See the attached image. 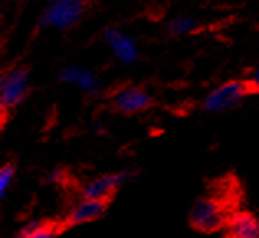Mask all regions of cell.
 <instances>
[{
  "label": "cell",
  "mask_w": 259,
  "mask_h": 238,
  "mask_svg": "<svg viewBox=\"0 0 259 238\" xmlns=\"http://www.w3.org/2000/svg\"><path fill=\"white\" fill-rule=\"evenodd\" d=\"M228 235L235 238H259V220L248 212H238L227 222Z\"/></svg>",
  "instance_id": "cell-10"
},
{
  "label": "cell",
  "mask_w": 259,
  "mask_h": 238,
  "mask_svg": "<svg viewBox=\"0 0 259 238\" xmlns=\"http://www.w3.org/2000/svg\"><path fill=\"white\" fill-rule=\"evenodd\" d=\"M104 38L107 45L110 46L115 58L120 59L123 64H133L135 61L138 59L140 56L138 45H136L135 39L132 36H128L126 33L112 26V28H107L104 31Z\"/></svg>",
  "instance_id": "cell-8"
},
{
  "label": "cell",
  "mask_w": 259,
  "mask_h": 238,
  "mask_svg": "<svg viewBox=\"0 0 259 238\" xmlns=\"http://www.w3.org/2000/svg\"><path fill=\"white\" fill-rule=\"evenodd\" d=\"M253 92L254 89L248 79L246 81H240V79L228 81V83H223L218 87H215V89L207 95L202 104V110L207 113H222V112L231 110V108H235L236 105H240L241 100Z\"/></svg>",
  "instance_id": "cell-2"
},
{
  "label": "cell",
  "mask_w": 259,
  "mask_h": 238,
  "mask_svg": "<svg viewBox=\"0 0 259 238\" xmlns=\"http://www.w3.org/2000/svg\"><path fill=\"white\" fill-rule=\"evenodd\" d=\"M17 235L20 238H50L56 235V228L43 220H31Z\"/></svg>",
  "instance_id": "cell-11"
},
{
  "label": "cell",
  "mask_w": 259,
  "mask_h": 238,
  "mask_svg": "<svg viewBox=\"0 0 259 238\" xmlns=\"http://www.w3.org/2000/svg\"><path fill=\"white\" fill-rule=\"evenodd\" d=\"M87 10V0H50L39 17L41 28L69 30L76 26Z\"/></svg>",
  "instance_id": "cell-1"
},
{
  "label": "cell",
  "mask_w": 259,
  "mask_h": 238,
  "mask_svg": "<svg viewBox=\"0 0 259 238\" xmlns=\"http://www.w3.org/2000/svg\"><path fill=\"white\" fill-rule=\"evenodd\" d=\"M66 178V174L64 171L61 168H54L51 169L50 173L46 174V178H45V182H48V184H59V182H63Z\"/></svg>",
  "instance_id": "cell-14"
},
{
  "label": "cell",
  "mask_w": 259,
  "mask_h": 238,
  "mask_svg": "<svg viewBox=\"0 0 259 238\" xmlns=\"http://www.w3.org/2000/svg\"><path fill=\"white\" fill-rule=\"evenodd\" d=\"M135 178H136V171H133V169H126V171H121V173L104 174L84 186L82 197H87V199L108 201L115 192H117L118 187H121L130 181H133Z\"/></svg>",
  "instance_id": "cell-5"
},
{
  "label": "cell",
  "mask_w": 259,
  "mask_h": 238,
  "mask_svg": "<svg viewBox=\"0 0 259 238\" xmlns=\"http://www.w3.org/2000/svg\"><path fill=\"white\" fill-rule=\"evenodd\" d=\"M248 81L251 83V86H253L254 92H259V67H256V69L251 72V76H249Z\"/></svg>",
  "instance_id": "cell-15"
},
{
  "label": "cell",
  "mask_w": 259,
  "mask_h": 238,
  "mask_svg": "<svg viewBox=\"0 0 259 238\" xmlns=\"http://www.w3.org/2000/svg\"><path fill=\"white\" fill-rule=\"evenodd\" d=\"M112 105L115 110L123 115L140 113L153 105V97L143 87L126 86L118 92H115L112 99Z\"/></svg>",
  "instance_id": "cell-6"
},
{
  "label": "cell",
  "mask_w": 259,
  "mask_h": 238,
  "mask_svg": "<svg viewBox=\"0 0 259 238\" xmlns=\"http://www.w3.org/2000/svg\"><path fill=\"white\" fill-rule=\"evenodd\" d=\"M107 206H108V201L82 197V201L77 202L69 212V215L66 217V225L76 227V225H82V223L99 220L100 217L107 212Z\"/></svg>",
  "instance_id": "cell-9"
},
{
  "label": "cell",
  "mask_w": 259,
  "mask_h": 238,
  "mask_svg": "<svg viewBox=\"0 0 259 238\" xmlns=\"http://www.w3.org/2000/svg\"><path fill=\"white\" fill-rule=\"evenodd\" d=\"M15 2H23V0H15Z\"/></svg>",
  "instance_id": "cell-16"
},
{
  "label": "cell",
  "mask_w": 259,
  "mask_h": 238,
  "mask_svg": "<svg viewBox=\"0 0 259 238\" xmlns=\"http://www.w3.org/2000/svg\"><path fill=\"white\" fill-rule=\"evenodd\" d=\"M59 81L63 83H69L74 84L77 89L82 91L87 97H95V95L100 94L102 84L97 79V76L87 67L82 66H66L61 69V72L58 74Z\"/></svg>",
  "instance_id": "cell-7"
},
{
  "label": "cell",
  "mask_w": 259,
  "mask_h": 238,
  "mask_svg": "<svg viewBox=\"0 0 259 238\" xmlns=\"http://www.w3.org/2000/svg\"><path fill=\"white\" fill-rule=\"evenodd\" d=\"M227 215L223 206L212 197H200L194 202L189 214L190 227L200 233H213L218 232L223 225H227Z\"/></svg>",
  "instance_id": "cell-3"
},
{
  "label": "cell",
  "mask_w": 259,
  "mask_h": 238,
  "mask_svg": "<svg viewBox=\"0 0 259 238\" xmlns=\"http://www.w3.org/2000/svg\"><path fill=\"white\" fill-rule=\"evenodd\" d=\"M13 179H15V166L12 163H7L0 168V197H5V194L9 192V189L12 186Z\"/></svg>",
  "instance_id": "cell-13"
},
{
  "label": "cell",
  "mask_w": 259,
  "mask_h": 238,
  "mask_svg": "<svg viewBox=\"0 0 259 238\" xmlns=\"http://www.w3.org/2000/svg\"><path fill=\"white\" fill-rule=\"evenodd\" d=\"M199 28V22L189 15H177L167 22V31L174 36L190 35Z\"/></svg>",
  "instance_id": "cell-12"
},
{
  "label": "cell",
  "mask_w": 259,
  "mask_h": 238,
  "mask_svg": "<svg viewBox=\"0 0 259 238\" xmlns=\"http://www.w3.org/2000/svg\"><path fill=\"white\" fill-rule=\"evenodd\" d=\"M30 91V71L25 66H15L2 74L0 79V107L4 112L18 107Z\"/></svg>",
  "instance_id": "cell-4"
}]
</instances>
